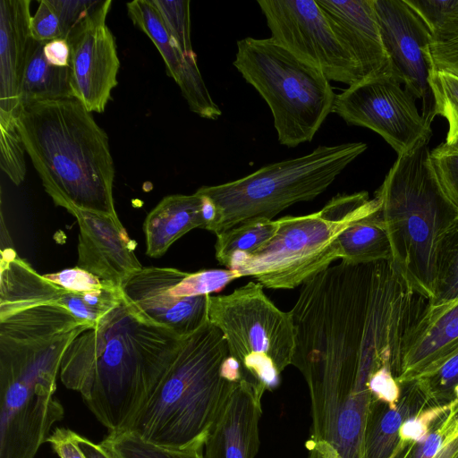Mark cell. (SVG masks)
I'll use <instances>...</instances> for the list:
<instances>
[{
  "instance_id": "cell-1",
  "label": "cell",
  "mask_w": 458,
  "mask_h": 458,
  "mask_svg": "<svg viewBox=\"0 0 458 458\" xmlns=\"http://www.w3.org/2000/svg\"><path fill=\"white\" fill-rule=\"evenodd\" d=\"M183 337L142 321L123 301L73 339L60 379L109 432L129 430Z\"/></svg>"
},
{
  "instance_id": "cell-2",
  "label": "cell",
  "mask_w": 458,
  "mask_h": 458,
  "mask_svg": "<svg viewBox=\"0 0 458 458\" xmlns=\"http://www.w3.org/2000/svg\"><path fill=\"white\" fill-rule=\"evenodd\" d=\"M18 123L25 150L56 206L118 217L108 137L81 101L23 106Z\"/></svg>"
},
{
  "instance_id": "cell-3",
  "label": "cell",
  "mask_w": 458,
  "mask_h": 458,
  "mask_svg": "<svg viewBox=\"0 0 458 458\" xmlns=\"http://www.w3.org/2000/svg\"><path fill=\"white\" fill-rule=\"evenodd\" d=\"M243 378L224 335L208 320L183 337L129 430L157 445L203 450L228 395Z\"/></svg>"
},
{
  "instance_id": "cell-4",
  "label": "cell",
  "mask_w": 458,
  "mask_h": 458,
  "mask_svg": "<svg viewBox=\"0 0 458 458\" xmlns=\"http://www.w3.org/2000/svg\"><path fill=\"white\" fill-rule=\"evenodd\" d=\"M428 143L399 155L375 192L389 238L394 270L428 301L435 293L441 241L458 211L440 190L428 164Z\"/></svg>"
},
{
  "instance_id": "cell-5",
  "label": "cell",
  "mask_w": 458,
  "mask_h": 458,
  "mask_svg": "<svg viewBox=\"0 0 458 458\" xmlns=\"http://www.w3.org/2000/svg\"><path fill=\"white\" fill-rule=\"evenodd\" d=\"M367 148L363 142L319 146L308 155L265 165L238 180L200 187L196 192L215 207L207 230L216 235L248 221L274 220L290 206L312 200Z\"/></svg>"
},
{
  "instance_id": "cell-6",
  "label": "cell",
  "mask_w": 458,
  "mask_h": 458,
  "mask_svg": "<svg viewBox=\"0 0 458 458\" xmlns=\"http://www.w3.org/2000/svg\"><path fill=\"white\" fill-rule=\"evenodd\" d=\"M378 205L368 192L334 197L312 214L284 216L272 239L252 254L233 258L227 269L266 288L293 289L341 259L337 238Z\"/></svg>"
},
{
  "instance_id": "cell-7",
  "label": "cell",
  "mask_w": 458,
  "mask_h": 458,
  "mask_svg": "<svg viewBox=\"0 0 458 458\" xmlns=\"http://www.w3.org/2000/svg\"><path fill=\"white\" fill-rule=\"evenodd\" d=\"M233 65L268 105L278 141H311L332 113L335 94L326 76L269 38L237 42Z\"/></svg>"
},
{
  "instance_id": "cell-8",
  "label": "cell",
  "mask_w": 458,
  "mask_h": 458,
  "mask_svg": "<svg viewBox=\"0 0 458 458\" xmlns=\"http://www.w3.org/2000/svg\"><path fill=\"white\" fill-rule=\"evenodd\" d=\"M263 288L249 282L228 294H209L208 319L221 331L245 377L271 391L292 365L295 329L291 311L276 307Z\"/></svg>"
},
{
  "instance_id": "cell-9",
  "label": "cell",
  "mask_w": 458,
  "mask_h": 458,
  "mask_svg": "<svg viewBox=\"0 0 458 458\" xmlns=\"http://www.w3.org/2000/svg\"><path fill=\"white\" fill-rule=\"evenodd\" d=\"M401 85L393 74L364 79L335 96L332 112L348 124L378 133L397 156L409 153L428 143L431 123Z\"/></svg>"
},
{
  "instance_id": "cell-10",
  "label": "cell",
  "mask_w": 458,
  "mask_h": 458,
  "mask_svg": "<svg viewBox=\"0 0 458 458\" xmlns=\"http://www.w3.org/2000/svg\"><path fill=\"white\" fill-rule=\"evenodd\" d=\"M271 38L318 69L328 81L352 85L361 71L334 33L316 0H259Z\"/></svg>"
},
{
  "instance_id": "cell-11",
  "label": "cell",
  "mask_w": 458,
  "mask_h": 458,
  "mask_svg": "<svg viewBox=\"0 0 458 458\" xmlns=\"http://www.w3.org/2000/svg\"><path fill=\"white\" fill-rule=\"evenodd\" d=\"M123 301L120 287L108 284L85 293L64 289L38 274L19 257L12 242L1 243L0 318L38 305H60L94 327Z\"/></svg>"
},
{
  "instance_id": "cell-12",
  "label": "cell",
  "mask_w": 458,
  "mask_h": 458,
  "mask_svg": "<svg viewBox=\"0 0 458 458\" xmlns=\"http://www.w3.org/2000/svg\"><path fill=\"white\" fill-rule=\"evenodd\" d=\"M373 6L392 74L415 98L423 101L422 115L432 123L434 101L428 82L433 68L431 30L406 0H373Z\"/></svg>"
},
{
  "instance_id": "cell-13",
  "label": "cell",
  "mask_w": 458,
  "mask_h": 458,
  "mask_svg": "<svg viewBox=\"0 0 458 458\" xmlns=\"http://www.w3.org/2000/svg\"><path fill=\"white\" fill-rule=\"evenodd\" d=\"M182 270L143 267L123 285L124 301L142 321L186 336L208 319V296L177 297L170 289Z\"/></svg>"
},
{
  "instance_id": "cell-14",
  "label": "cell",
  "mask_w": 458,
  "mask_h": 458,
  "mask_svg": "<svg viewBox=\"0 0 458 458\" xmlns=\"http://www.w3.org/2000/svg\"><path fill=\"white\" fill-rule=\"evenodd\" d=\"M65 209L79 226L76 267L120 287L143 267L135 255L134 243L118 217L72 205Z\"/></svg>"
},
{
  "instance_id": "cell-15",
  "label": "cell",
  "mask_w": 458,
  "mask_h": 458,
  "mask_svg": "<svg viewBox=\"0 0 458 458\" xmlns=\"http://www.w3.org/2000/svg\"><path fill=\"white\" fill-rule=\"evenodd\" d=\"M70 83L72 97L89 112L103 113L117 85L120 61L114 38L99 21L70 43Z\"/></svg>"
},
{
  "instance_id": "cell-16",
  "label": "cell",
  "mask_w": 458,
  "mask_h": 458,
  "mask_svg": "<svg viewBox=\"0 0 458 458\" xmlns=\"http://www.w3.org/2000/svg\"><path fill=\"white\" fill-rule=\"evenodd\" d=\"M266 389L242 379L232 389L204 445V458H254Z\"/></svg>"
},
{
  "instance_id": "cell-17",
  "label": "cell",
  "mask_w": 458,
  "mask_h": 458,
  "mask_svg": "<svg viewBox=\"0 0 458 458\" xmlns=\"http://www.w3.org/2000/svg\"><path fill=\"white\" fill-rule=\"evenodd\" d=\"M132 23L156 46L166 72L179 86L190 109L199 116L216 120L222 114L213 101L197 64L196 55L187 56L178 48L150 0L126 4Z\"/></svg>"
},
{
  "instance_id": "cell-18",
  "label": "cell",
  "mask_w": 458,
  "mask_h": 458,
  "mask_svg": "<svg viewBox=\"0 0 458 458\" xmlns=\"http://www.w3.org/2000/svg\"><path fill=\"white\" fill-rule=\"evenodd\" d=\"M334 33L358 64L363 80L392 74L373 0H316Z\"/></svg>"
},
{
  "instance_id": "cell-19",
  "label": "cell",
  "mask_w": 458,
  "mask_h": 458,
  "mask_svg": "<svg viewBox=\"0 0 458 458\" xmlns=\"http://www.w3.org/2000/svg\"><path fill=\"white\" fill-rule=\"evenodd\" d=\"M458 350V300L441 306L428 302L404 337L401 385L436 368Z\"/></svg>"
},
{
  "instance_id": "cell-20",
  "label": "cell",
  "mask_w": 458,
  "mask_h": 458,
  "mask_svg": "<svg viewBox=\"0 0 458 458\" xmlns=\"http://www.w3.org/2000/svg\"><path fill=\"white\" fill-rule=\"evenodd\" d=\"M30 1H0V115L19 118L30 44Z\"/></svg>"
},
{
  "instance_id": "cell-21",
  "label": "cell",
  "mask_w": 458,
  "mask_h": 458,
  "mask_svg": "<svg viewBox=\"0 0 458 458\" xmlns=\"http://www.w3.org/2000/svg\"><path fill=\"white\" fill-rule=\"evenodd\" d=\"M213 214L211 200L198 192L165 197L148 214L143 224L146 254L151 258L163 256L191 230L206 229Z\"/></svg>"
},
{
  "instance_id": "cell-22",
  "label": "cell",
  "mask_w": 458,
  "mask_h": 458,
  "mask_svg": "<svg viewBox=\"0 0 458 458\" xmlns=\"http://www.w3.org/2000/svg\"><path fill=\"white\" fill-rule=\"evenodd\" d=\"M432 405L416 380L401 384L397 404L371 398L364 438V458H391L399 443L403 423Z\"/></svg>"
},
{
  "instance_id": "cell-23",
  "label": "cell",
  "mask_w": 458,
  "mask_h": 458,
  "mask_svg": "<svg viewBox=\"0 0 458 458\" xmlns=\"http://www.w3.org/2000/svg\"><path fill=\"white\" fill-rule=\"evenodd\" d=\"M337 243L340 259L344 263L363 265L390 261L391 247L379 201L371 212L345 228L338 236Z\"/></svg>"
},
{
  "instance_id": "cell-24",
  "label": "cell",
  "mask_w": 458,
  "mask_h": 458,
  "mask_svg": "<svg viewBox=\"0 0 458 458\" xmlns=\"http://www.w3.org/2000/svg\"><path fill=\"white\" fill-rule=\"evenodd\" d=\"M45 42L32 38L21 89V106L37 103L73 98L69 67H56L44 55Z\"/></svg>"
},
{
  "instance_id": "cell-25",
  "label": "cell",
  "mask_w": 458,
  "mask_h": 458,
  "mask_svg": "<svg viewBox=\"0 0 458 458\" xmlns=\"http://www.w3.org/2000/svg\"><path fill=\"white\" fill-rule=\"evenodd\" d=\"M278 227V219H258L240 224L216 234V260L227 268L233 258L252 254L267 244Z\"/></svg>"
},
{
  "instance_id": "cell-26",
  "label": "cell",
  "mask_w": 458,
  "mask_h": 458,
  "mask_svg": "<svg viewBox=\"0 0 458 458\" xmlns=\"http://www.w3.org/2000/svg\"><path fill=\"white\" fill-rule=\"evenodd\" d=\"M458 300V218L444 235L437 253L435 293L428 305L435 307Z\"/></svg>"
},
{
  "instance_id": "cell-27",
  "label": "cell",
  "mask_w": 458,
  "mask_h": 458,
  "mask_svg": "<svg viewBox=\"0 0 458 458\" xmlns=\"http://www.w3.org/2000/svg\"><path fill=\"white\" fill-rule=\"evenodd\" d=\"M60 21L62 38L70 43L92 25L106 20L111 0H50Z\"/></svg>"
},
{
  "instance_id": "cell-28",
  "label": "cell",
  "mask_w": 458,
  "mask_h": 458,
  "mask_svg": "<svg viewBox=\"0 0 458 458\" xmlns=\"http://www.w3.org/2000/svg\"><path fill=\"white\" fill-rule=\"evenodd\" d=\"M101 444L116 458H204V449L182 450L157 445L131 430L109 432Z\"/></svg>"
},
{
  "instance_id": "cell-29",
  "label": "cell",
  "mask_w": 458,
  "mask_h": 458,
  "mask_svg": "<svg viewBox=\"0 0 458 458\" xmlns=\"http://www.w3.org/2000/svg\"><path fill=\"white\" fill-rule=\"evenodd\" d=\"M414 380L430 404L452 406L455 410L458 407V350Z\"/></svg>"
},
{
  "instance_id": "cell-30",
  "label": "cell",
  "mask_w": 458,
  "mask_h": 458,
  "mask_svg": "<svg viewBox=\"0 0 458 458\" xmlns=\"http://www.w3.org/2000/svg\"><path fill=\"white\" fill-rule=\"evenodd\" d=\"M447 412L420 439L399 443L391 458H452L458 450V437L452 440Z\"/></svg>"
},
{
  "instance_id": "cell-31",
  "label": "cell",
  "mask_w": 458,
  "mask_h": 458,
  "mask_svg": "<svg viewBox=\"0 0 458 458\" xmlns=\"http://www.w3.org/2000/svg\"><path fill=\"white\" fill-rule=\"evenodd\" d=\"M429 87L434 101L433 114L441 115L448 123L445 143L458 140V76L432 68Z\"/></svg>"
},
{
  "instance_id": "cell-32",
  "label": "cell",
  "mask_w": 458,
  "mask_h": 458,
  "mask_svg": "<svg viewBox=\"0 0 458 458\" xmlns=\"http://www.w3.org/2000/svg\"><path fill=\"white\" fill-rule=\"evenodd\" d=\"M25 151L18 118L0 115V166L15 185L25 178Z\"/></svg>"
},
{
  "instance_id": "cell-33",
  "label": "cell",
  "mask_w": 458,
  "mask_h": 458,
  "mask_svg": "<svg viewBox=\"0 0 458 458\" xmlns=\"http://www.w3.org/2000/svg\"><path fill=\"white\" fill-rule=\"evenodd\" d=\"M241 277L231 269H207L195 273L182 271L171 286L170 292L177 297H193L211 294L225 288L232 281Z\"/></svg>"
},
{
  "instance_id": "cell-34",
  "label": "cell",
  "mask_w": 458,
  "mask_h": 458,
  "mask_svg": "<svg viewBox=\"0 0 458 458\" xmlns=\"http://www.w3.org/2000/svg\"><path fill=\"white\" fill-rule=\"evenodd\" d=\"M431 32L429 52L433 69L458 76V19L442 21Z\"/></svg>"
},
{
  "instance_id": "cell-35",
  "label": "cell",
  "mask_w": 458,
  "mask_h": 458,
  "mask_svg": "<svg viewBox=\"0 0 458 458\" xmlns=\"http://www.w3.org/2000/svg\"><path fill=\"white\" fill-rule=\"evenodd\" d=\"M159 13L178 48L187 56L196 55L191 40L190 1L150 0Z\"/></svg>"
},
{
  "instance_id": "cell-36",
  "label": "cell",
  "mask_w": 458,
  "mask_h": 458,
  "mask_svg": "<svg viewBox=\"0 0 458 458\" xmlns=\"http://www.w3.org/2000/svg\"><path fill=\"white\" fill-rule=\"evenodd\" d=\"M428 164L443 194L458 211V150L441 143L430 151Z\"/></svg>"
},
{
  "instance_id": "cell-37",
  "label": "cell",
  "mask_w": 458,
  "mask_h": 458,
  "mask_svg": "<svg viewBox=\"0 0 458 458\" xmlns=\"http://www.w3.org/2000/svg\"><path fill=\"white\" fill-rule=\"evenodd\" d=\"M44 276L64 289L76 293L98 290L111 284L78 267L45 274Z\"/></svg>"
},
{
  "instance_id": "cell-38",
  "label": "cell",
  "mask_w": 458,
  "mask_h": 458,
  "mask_svg": "<svg viewBox=\"0 0 458 458\" xmlns=\"http://www.w3.org/2000/svg\"><path fill=\"white\" fill-rule=\"evenodd\" d=\"M31 38L38 42H48L62 38L59 18L50 0H41L37 12L30 20Z\"/></svg>"
},
{
  "instance_id": "cell-39",
  "label": "cell",
  "mask_w": 458,
  "mask_h": 458,
  "mask_svg": "<svg viewBox=\"0 0 458 458\" xmlns=\"http://www.w3.org/2000/svg\"><path fill=\"white\" fill-rule=\"evenodd\" d=\"M431 30L438 22L458 19V0H406Z\"/></svg>"
},
{
  "instance_id": "cell-40",
  "label": "cell",
  "mask_w": 458,
  "mask_h": 458,
  "mask_svg": "<svg viewBox=\"0 0 458 458\" xmlns=\"http://www.w3.org/2000/svg\"><path fill=\"white\" fill-rule=\"evenodd\" d=\"M59 458H84L74 438V431L55 428L47 440Z\"/></svg>"
},
{
  "instance_id": "cell-41",
  "label": "cell",
  "mask_w": 458,
  "mask_h": 458,
  "mask_svg": "<svg viewBox=\"0 0 458 458\" xmlns=\"http://www.w3.org/2000/svg\"><path fill=\"white\" fill-rule=\"evenodd\" d=\"M44 55L47 62L56 67H69L71 47L63 38H56L44 44Z\"/></svg>"
},
{
  "instance_id": "cell-42",
  "label": "cell",
  "mask_w": 458,
  "mask_h": 458,
  "mask_svg": "<svg viewBox=\"0 0 458 458\" xmlns=\"http://www.w3.org/2000/svg\"><path fill=\"white\" fill-rule=\"evenodd\" d=\"M74 438L84 458H116L101 443H95L76 432Z\"/></svg>"
},
{
  "instance_id": "cell-43",
  "label": "cell",
  "mask_w": 458,
  "mask_h": 458,
  "mask_svg": "<svg viewBox=\"0 0 458 458\" xmlns=\"http://www.w3.org/2000/svg\"><path fill=\"white\" fill-rule=\"evenodd\" d=\"M449 422L453 425L454 429V436L458 437V407L455 410H452L449 414Z\"/></svg>"
},
{
  "instance_id": "cell-44",
  "label": "cell",
  "mask_w": 458,
  "mask_h": 458,
  "mask_svg": "<svg viewBox=\"0 0 458 458\" xmlns=\"http://www.w3.org/2000/svg\"><path fill=\"white\" fill-rule=\"evenodd\" d=\"M444 144L449 148H452V149H454V150H458V140L451 142V143H445L444 142Z\"/></svg>"
},
{
  "instance_id": "cell-45",
  "label": "cell",
  "mask_w": 458,
  "mask_h": 458,
  "mask_svg": "<svg viewBox=\"0 0 458 458\" xmlns=\"http://www.w3.org/2000/svg\"><path fill=\"white\" fill-rule=\"evenodd\" d=\"M452 458H458V450L456 451V453L453 455Z\"/></svg>"
}]
</instances>
